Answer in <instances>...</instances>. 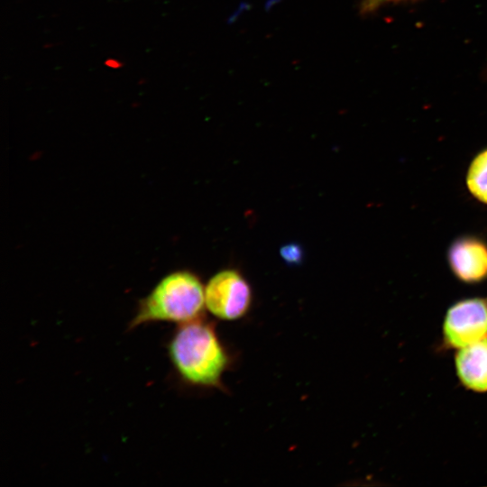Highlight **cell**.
Segmentation results:
<instances>
[{
  "instance_id": "cell-5",
  "label": "cell",
  "mask_w": 487,
  "mask_h": 487,
  "mask_svg": "<svg viewBox=\"0 0 487 487\" xmlns=\"http://www.w3.org/2000/svg\"><path fill=\"white\" fill-rule=\"evenodd\" d=\"M447 259L455 277L464 282H479L487 276V246L476 237L464 236L455 241Z\"/></svg>"
},
{
  "instance_id": "cell-9",
  "label": "cell",
  "mask_w": 487,
  "mask_h": 487,
  "mask_svg": "<svg viewBox=\"0 0 487 487\" xmlns=\"http://www.w3.org/2000/svg\"><path fill=\"white\" fill-rule=\"evenodd\" d=\"M398 0H364L362 5L363 12H371L377 9L383 4Z\"/></svg>"
},
{
  "instance_id": "cell-2",
  "label": "cell",
  "mask_w": 487,
  "mask_h": 487,
  "mask_svg": "<svg viewBox=\"0 0 487 487\" xmlns=\"http://www.w3.org/2000/svg\"><path fill=\"white\" fill-rule=\"evenodd\" d=\"M205 308V287L198 276L188 270L171 271L138 301L127 331L158 322L188 323L204 317Z\"/></svg>"
},
{
  "instance_id": "cell-4",
  "label": "cell",
  "mask_w": 487,
  "mask_h": 487,
  "mask_svg": "<svg viewBox=\"0 0 487 487\" xmlns=\"http://www.w3.org/2000/svg\"><path fill=\"white\" fill-rule=\"evenodd\" d=\"M445 342L460 349L487 339V299L472 298L451 306L443 324Z\"/></svg>"
},
{
  "instance_id": "cell-6",
  "label": "cell",
  "mask_w": 487,
  "mask_h": 487,
  "mask_svg": "<svg viewBox=\"0 0 487 487\" xmlns=\"http://www.w3.org/2000/svg\"><path fill=\"white\" fill-rule=\"evenodd\" d=\"M455 369L462 384L473 391H487V339L460 348Z\"/></svg>"
},
{
  "instance_id": "cell-11",
  "label": "cell",
  "mask_w": 487,
  "mask_h": 487,
  "mask_svg": "<svg viewBox=\"0 0 487 487\" xmlns=\"http://www.w3.org/2000/svg\"><path fill=\"white\" fill-rule=\"evenodd\" d=\"M145 82H146V80H145V78H143L139 79V80L137 81V84H138V85H143V84H145Z\"/></svg>"
},
{
  "instance_id": "cell-3",
  "label": "cell",
  "mask_w": 487,
  "mask_h": 487,
  "mask_svg": "<svg viewBox=\"0 0 487 487\" xmlns=\"http://www.w3.org/2000/svg\"><path fill=\"white\" fill-rule=\"evenodd\" d=\"M252 300L249 283L234 270L216 273L205 287L206 308L221 320L234 321L244 317Z\"/></svg>"
},
{
  "instance_id": "cell-10",
  "label": "cell",
  "mask_w": 487,
  "mask_h": 487,
  "mask_svg": "<svg viewBox=\"0 0 487 487\" xmlns=\"http://www.w3.org/2000/svg\"><path fill=\"white\" fill-rule=\"evenodd\" d=\"M105 65L107 67V68H110V69H120L124 66L123 62L117 59H115V58H108L105 60Z\"/></svg>"
},
{
  "instance_id": "cell-1",
  "label": "cell",
  "mask_w": 487,
  "mask_h": 487,
  "mask_svg": "<svg viewBox=\"0 0 487 487\" xmlns=\"http://www.w3.org/2000/svg\"><path fill=\"white\" fill-rule=\"evenodd\" d=\"M166 349L180 382L198 389L222 387L231 357L213 323L201 317L178 325Z\"/></svg>"
},
{
  "instance_id": "cell-8",
  "label": "cell",
  "mask_w": 487,
  "mask_h": 487,
  "mask_svg": "<svg viewBox=\"0 0 487 487\" xmlns=\"http://www.w3.org/2000/svg\"><path fill=\"white\" fill-rule=\"evenodd\" d=\"M281 252L282 256L289 262H297L300 256V251L296 245H288Z\"/></svg>"
},
{
  "instance_id": "cell-7",
  "label": "cell",
  "mask_w": 487,
  "mask_h": 487,
  "mask_svg": "<svg viewBox=\"0 0 487 487\" xmlns=\"http://www.w3.org/2000/svg\"><path fill=\"white\" fill-rule=\"evenodd\" d=\"M466 185L475 198L487 205V149L472 161L466 175Z\"/></svg>"
}]
</instances>
